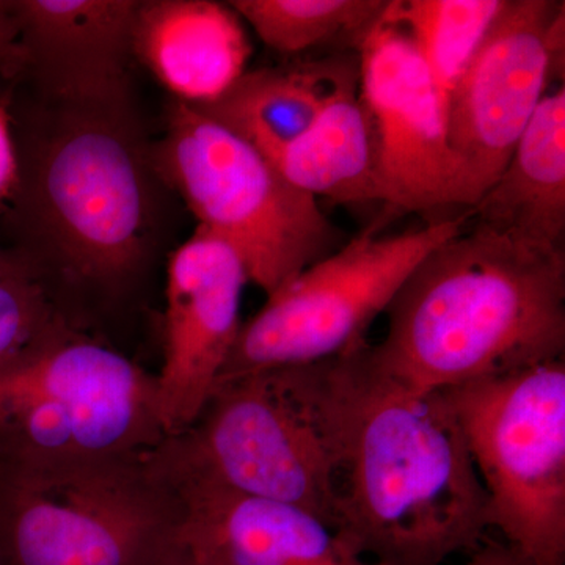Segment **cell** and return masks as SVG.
Instances as JSON below:
<instances>
[{"mask_svg":"<svg viewBox=\"0 0 565 565\" xmlns=\"http://www.w3.org/2000/svg\"><path fill=\"white\" fill-rule=\"evenodd\" d=\"M445 393L492 527L527 565H565V359Z\"/></svg>","mask_w":565,"mask_h":565,"instance_id":"obj_8","label":"cell"},{"mask_svg":"<svg viewBox=\"0 0 565 565\" xmlns=\"http://www.w3.org/2000/svg\"><path fill=\"white\" fill-rule=\"evenodd\" d=\"M564 57L565 3L508 0L446 103L468 211L503 172L550 82L563 79Z\"/></svg>","mask_w":565,"mask_h":565,"instance_id":"obj_10","label":"cell"},{"mask_svg":"<svg viewBox=\"0 0 565 565\" xmlns=\"http://www.w3.org/2000/svg\"><path fill=\"white\" fill-rule=\"evenodd\" d=\"M359 62L360 95L377 132L379 202L392 214L467 207L446 98L414 41L384 13Z\"/></svg>","mask_w":565,"mask_h":565,"instance_id":"obj_11","label":"cell"},{"mask_svg":"<svg viewBox=\"0 0 565 565\" xmlns=\"http://www.w3.org/2000/svg\"><path fill=\"white\" fill-rule=\"evenodd\" d=\"M363 344L323 360L338 462L333 530L382 565H444L476 552L492 527L489 497L448 394L381 373Z\"/></svg>","mask_w":565,"mask_h":565,"instance_id":"obj_1","label":"cell"},{"mask_svg":"<svg viewBox=\"0 0 565 565\" xmlns=\"http://www.w3.org/2000/svg\"><path fill=\"white\" fill-rule=\"evenodd\" d=\"M359 84V54L300 58L269 68L245 70L217 99L193 107L247 141L275 166L281 152L311 128L338 95Z\"/></svg>","mask_w":565,"mask_h":565,"instance_id":"obj_16","label":"cell"},{"mask_svg":"<svg viewBox=\"0 0 565 565\" xmlns=\"http://www.w3.org/2000/svg\"><path fill=\"white\" fill-rule=\"evenodd\" d=\"M470 211L401 234L370 226L311 264L241 326L218 384L270 367L323 362L363 344L415 267L463 232Z\"/></svg>","mask_w":565,"mask_h":565,"instance_id":"obj_9","label":"cell"},{"mask_svg":"<svg viewBox=\"0 0 565 565\" xmlns=\"http://www.w3.org/2000/svg\"><path fill=\"white\" fill-rule=\"evenodd\" d=\"M18 262L17 256L13 253L7 250L2 244H0V270L7 269V267L13 266Z\"/></svg>","mask_w":565,"mask_h":565,"instance_id":"obj_26","label":"cell"},{"mask_svg":"<svg viewBox=\"0 0 565 565\" xmlns=\"http://www.w3.org/2000/svg\"><path fill=\"white\" fill-rule=\"evenodd\" d=\"M248 275L237 253L196 226L167 270L166 355L156 399L167 437L195 423L239 333Z\"/></svg>","mask_w":565,"mask_h":565,"instance_id":"obj_12","label":"cell"},{"mask_svg":"<svg viewBox=\"0 0 565 565\" xmlns=\"http://www.w3.org/2000/svg\"><path fill=\"white\" fill-rule=\"evenodd\" d=\"M156 467L177 500L170 546L192 565H382L356 555L318 516L196 476Z\"/></svg>","mask_w":565,"mask_h":565,"instance_id":"obj_14","label":"cell"},{"mask_svg":"<svg viewBox=\"0 0 565 565\" xmlns=\"http://www.w3.org/2000/svg\"><path fill=\"white\" fill-rule=\"evenodd\" d=\"M152 565H192L189 564L188 561L184 559L181 555H178L177 552L172 548V546L167 545V548L163 550L162 555L154 561Z\"/></svg>","mask_w":565,"mask_h":565,"instance_id":"obj_25","label":"cell"},{"mask_svg":"<svg viewBox=\"0 0 565 565\" xmlns=\"http://www.w3.org/2000/svg\"><path fill=\"white\" fill-rule=\"evenodd\" d=\"M73 332L51 288L18 259L0 270V373Z\"/></svg>","mask_w":565,"mask_h":565,"instance_id":"obj_21","label":"cell"},{"mask_svg":"<svg viewBox=\"0 0 565 565\" xmlns=\"http://www.w3.org/2000/svg\"><path fill=\"white\" fill-rule=\"evenodd\" d=\"M470 215L530 247L565 252L564 84L546 93L503 172Z\"/></svg>","mask_w":565,"mask_h":565,"instance_id":"obj_17","label":"cell"},{"mask_svg":"<svg viewBox=\"0 0 565 565\" xmlns=\"http://www.w3.org/2000/svg\"><path fill=\"white\" fill-rule=\"evenodd\" d=\"M162 182L200 228L239 256L248 281L270 296L337 250L340 232L318 199L286 180L266 156L189 104L174 99L166 136L152 148Z\"/></svg>","mask_w":565,"mask_h":565,"instance_id":"obj_6","label":"cell"},{"mask_svg":"<svg viewBox=\"0 0 565 565\" xmlns=\"http://www.w3.org/2000/svg\"><path fill=\"white\" fill-rule=\"evenodd\" d=\"M154 457L178 473L302 508L333 530L338 462L323 362L222 382L195 423Z\"/></svg>","mask_w":565,"mask_h":565,"instance_id":"obj_4","label":"cell"},{"mask_svg":"<svg viewBox=\"0 0 565 565\" xmlns=\"http://www.w3.org/2000/svg\"><path fill=\"white\" fill-rule=\"evenodd\" d=\"M17 184V152L6 106L0 103V211L9 203Z\"/></svg>","mask_w":565,"mask_h":565,"instance_id":"obj_22","label":"cell"},{"mask_svg":"<svg viewBox=\"0 0 565 565\" xmlns=\"http://www.w3.org/2000/svg\"><path fill=\"white\" fill-rule=\"evenodd\" d=\"M375 370L416 392H446L565 359V252L475 223L430 252L385 311Z\"/></svg>","mask_w":565,"mask_h":565,"instance_id":"obj_3","label":"cell"},{"mask_svg":"<svg viewBox=\"0 0 565 565\" xmlns=\"http://www.w3.org/2000/svg\"><path fill=\"white\" fill-rule=\"evenodd\" d=\"M465 565H527L511 546L487 541L471 553V559Z\"/></svg>","mask_w":565,"mask_h":565,"instance_id":"obj_24","label":"cell"},{"mask_svg":"<svg viewBox=\"0 0 565 565\" xmlns=\"http://www.w3.org/2000/svg\"><path fill=\"white\" fill-rule=\"evenodd\" d=\"M167 438L156 375L74 330L0 373V463L140 457Z\"/></svg>","mask_w":565,"mask_h":565,"instance_id":"obj_7","label":"cell"},{"mask_svg":"<svg viewBox=\"0 0 565 565\" xmlns=\"http://www.w3.org/2000/svg\"><path fill=\"white\" fill-rule=\"evenodd\" d=\"M388 0H233L228 6L270 50L286 55L344 43L362 47Z\"/></svg>","mask_w":565,"mask_h":565,"instance_id":"obj_19","label":"cell"},{"mask_svg":"<svg viewBox=\"0 0 565 565\" xmlns=\"http://www.w3.org/2000/svg\"><path fill=\"white\" fill-rule=\"evenodd\" d=\"M275 167L300 191L338 204L379 200V143L360 84L338 95Z\"/></svg>","mask_w":565,"mask_h":565,"instance_id":"obj_18","label":"cell"},{"mask_svg":"<svg viewBox=\"0 0 565 565\" xmlns=\"http://www.w3.org/2000/svg\"><path fill=\"white\" fill-rule=\"evenodd\" d=\"M20 61L17 24L10 0H0V73L9 76Z\"/></svg>","mask_w":565,"mask_h":565,"instance_id":"obj_23","label":"cell"},{"mask_svg":"<svg viewBox=\"0 0 565 565\" xmlns=\"http://www.w3.org/2000/svg\"><path fill=\"white\" fill-rule=\"evenodd\" d=\"M174 520L152 452L0 463V565H152Z\"/></svg>","mask_w":565,"mask_h":565,"instance_id":"obj_5","label":"cell"},{"mask_svg":"<svg viewBox=\"0 0 565 565\" xmlns=\"http://www.w3.org/2000/svg\"><path fill=\"white\" fill-rule=\"evenodd\" d=\"M239 20L210 0H139L134 57L177 102L210 104L245 73L250 43Z\"/></svg>","mask_w":565,"mask_h":565,"instance_id":"obj_15","label":"cell"},{"mask_svg":"<svg viewBox=\"0 0 565 565\" xmlns=\"http://www.w3.org/2000/svg\"><path fill=\"white\" fill-rule=\"evenodd\" d=\"M508 0H390L385 17L404 29L440 90L449 93L481 50Z\"/></svg>","mask_w":565,"mask_h":565,"instance_id":"obj_20","label":"cell"},{"mask_svg":"<svg viewBox=\"0 0 565 565\" xmlns=\"http://www.w3.org/2000/svg\"><path fill=\"white\" fill-rule=\"evenodd\" d=\"M20 61L7 79L54 103H131L139 0H10Z\"/></svg>","mask_w":565,"mask_h":565,"instance_id":"obj_13","label":"cell"},{"mask_svg":"<svg viewBox=\"0 0 565 565\" xmlns=\"http://www.w3.org/2000/svg\"><path fill=\"white\" fill-rule=\"evenodd\" d=\"M3 106L17 184L0 244L43 281L51 270L98 289L131 280L154 247L162 182L131 103H54L14 88Z\"/></svg>","mask_w":565,"mask_h":565,"instance_id":"obj_2","label":"cell"}]
</instances>
